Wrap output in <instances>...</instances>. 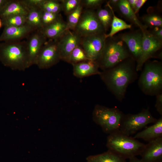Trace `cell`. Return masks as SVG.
Returning <instances> with one entry per match:
<instances>
[{
    "instance_id": "6da1fadb",
    "label": "cell",
    "mask_w": 162,
    "mask_h": 162,
    "mask_svg": "<svg viewBox=\"0 0 162 162\" xmlns=\"http://www.w3.org/2000/svg\"><path fill=\"white\" fill-rule=\"evenodd\" d=\"M134 58L130 57L109 69L100 72L102 81L117 99L125 97L127 87L136 76Z\"/></svg>"
},
{
    "instance_id": "7a4b0ae2",
    "label": "cell",
    "mask_w": 162,
    "mask_h": 162,
    "mask_svg": "<svg viewBox=\"0 0 162 162\" xmlns=\"http://www.w3.org/2000/svg\"><path fill=\"white\" fill-rule=\"evenodd\" d=\"M0 61L13 70L23 71L29 68L26 41L0 43Z\"/></svg>"
},
{
    "instance_id": "3957f363",
    "label": "cell",
    "mask_w": 162,
    "mask_h": 162,
    "mask_svg": "<svg viewBox=\"0 0 162 162\" xmlns=\"http://www.w3.org/2000/svg\"><path fill=\"white\" fill-rule=\"evenodd\" d=\"M145 145L119 130L110 134L106 143L108 150L125 160L140 155Z\"/></svg>"
},
{
    "instance_id": "277c9868",
    "label": "cell",
    "mask_w": 162,
    "mask_h": 162,
    "mask_svg": "<svg viewBox=\"0 0 162 162\" xmlns=\"http://www.w3.org/2000/svg\"><path fill=\"white\" fill-rule=\"evenodd\" d=\"M124 44L119 38H106L101 55L96 61L99 68L103 71L109 69L130 57V53Z\"/></svg>"
},
{
    "instance_id": "5b68a950",
    "label": "cell",
    "mask_w": 162,
    "mask_h": 162,
    "mask_svg": "<svg viewBox=\"0 0 162 162\" xmlns=\"http://www.w3.org/2000/svg\"><path fill=\"white\" fill-rule=\"evenodd\" d=\"M139 80L142 91L149 95H157L162 89V66L155 61L146 62Z\"/></svg>"
},
{
    "instance_id": "8992f818",
    "label": "cell",
    "mask_w": 162,
    "mask_h": 162,
    "mask_svg": "<svg viewBox=\"0 0 162 162\" xmlns=\"http://www.w3.org/2000/svg\"><path fill=\"white\" fill-rule=\"evenodd\" d=\"M124 116L117 107L110 108L98 104L94 109L92 118L104 132L110 134L119 130Z\"/></svg>"
},
{
    "instance_id": "52a82bcc",
    "label": "cell",
    "mask_w": 162,
    "mask_h": 162,
    "mask_svg": "<svg viewBox=\"0 0 162 162\" xmlns=\"http://www.w3.org/2000/svg\"><path fill=\"white\" fill-rule=\"evenodd\" d=\"M157 120L152 115L148 108L144 109L136 114L124 115L119 130L130 136L148 124L155 123Z\"/></svg>"
},
{
    "instance_id": "ba28073f",
    "label": "cell",
    "mask_w": 162,
    "mask_h": 162,
    "mask_svg": "<svg viewBox=\"0 0 162 162\" xmlns=\"http://www.w3.org/2000/svg\"><path fill=\"white\" fill-rule=\"evenodd\" d=\"M74 31L82 37L105 33L96 12L90 9L83 10Z\"/></svg>"
},
{
    "instance_id": "9c48e42d",
    "label": "cell",
    "mask_w": 162,
    "mask_h": 162,
    "mask_svg": "<svg viewBox=\"0 0 162 162\" xmlns=\"http://www.w3.org/2000/svg\"><path fill=\"white\" fill-rule=\"evenodd\" d=\"M61 60L56 40H47L42 47L35 64L40 69L49 68Z\"/></svg>"
},
{
    "instance_id": "30bf717a",
    "label": "cell",
    "mask_w": 162,
    "mask_h": 162,
    "mask_svg": "<svg viewBox=\"0 0 162 162\" xmlns=\"http://www.w3.org/2000/svg\"><path fill=\"white\" fill-rule=\"evenodd\" d=\"M142 31L143 39L142 51L140 57L136 62V71L140 70L146 62L153 56L161 49L162 46V42L154 37L146 29Z\"/></svg>"
},
{
    "instance_id": "8fae6325",
    "label": "cell",
    "mask_w": 162,
    "mask_h": 162,
    "mask_svg": "<svg viewBox=\"0 0 162 162\" xmlns=\"http://www.w3.org/2000/svg\"><path fill=\"white\" fill-rule=\"evenodd\" d=\"M106 34L82 37L80 45L89 60L97 61L100 58L105 44Z\"/></svg>"
},
{
    "instance_id": "7c38bea8",
    "label": "cell",
    "mask_w": 162,
    "mask_h": 162,
    "mask_svg": "<svg viewBox=\"0 0 162 162\" xmlns=\"http://www.w3.org/2000/svg\"><path fill=\"white\" fill-rule=\"evenodd\" d=\"M82 37L74 31H65L57 39L61 60L66 61L73 50L80 45Z\"/></svg>"
},
{
    "instance_id": "4fadbf2b",
    "label": "cell",
    "mask_w": 162,
    "mask_h": 162,
    "mask_svg": "<svg viewBox=\"0 0 162 162\" xmlns=\"http://www.w3.org/2000/svg\"><path fill=\"white\" fill-rule=\"evenodd\" d=\"M26 41L29 67L35 64L37 59L44 44L47 40L39 29L31 33Z\"/></svg>"
},
{
    "instance_id": "5bb4252c",
    "label": "cell",
    "mask_w": 162,
    "mask_h": 162,
    "mask_svg": "<svg viewBox=\"0 0 162 162\" xmlns=\"http://www.w3.org/2000/svg\"><path fill=\"white\" fill-rule=\"evenodd\" d=\"M126 45L132 57L137 62L141 53L143 33L139 31L129 32L120 35L119 38Z\"/></svg>"
},
{
    "instance_id": "9a60e30c",
    "label": "cell",
    "mask_w": 162,
    "mask_h": 162,
    "mask_svg": "<svg viewBox=\"0 0 162 162\" xmlns=\"http://www.w3.org/2000/svg\"><path fill=\"white\" fill-rule=\"evenodd\" d=\"M27 23L18 26H6L0 36V42L20 41L37 30Z\"/></svg>"
},
{
    "instance_id": "2e32d148",
    "label": "cell",
    "mask_w": 162,
    "mask_h": 162,
    "mask_svg": "<svg viewBox=\"0 0 162 162\" xmlns=\"http://www.w3.org/2000/svg\"><path fill=\"white\" fill-rule=\"evenodd\" d=\"M143 162H160L162 161V137L148 142L146 144L140 155Z\"/></svg>"
},
{
    "instance_id": "e0dca14e",
    "label": "cell",
    "mask_w": 162,
    "mask_h": 162,
    "mask_svg": "<svg viewBox=\"0 0 162 162\" xmlns=\"http://www.w3.org/2000/svg\"><path fill=\"white\" fill-rule=\"evenodd\" d=\"M28 10L22 0H9L0 11V18L16 15L27 16Z\"/></svg>"
},
{
    "instance_id": "ac0fdd59",
    "label": "cell",
    "mask_w": 162,
    "mask_h": 162,
    "mask_svg": "<svg viewBox=\"0 0 162 162\" xmlns=\"http://www.w3.org/2000/svg\"><path fill=\"white\" fill-rule=\"evenodd\" d=\"M73 74L79 78L95 74H100L99 67L96 61L88 60L72 65Z\"/></svg>"
},
{
    "instance_id": "d6986e66",
    "label": "cell",
    "mask_w": 162,
    "mask_h": 162,
    "mask_svg": "<svg viewBox=\"0 0 162 162\" xmlns=\"http://www.w3.org/2000/svg\"><path fill=\"white\" fill-rule=\"evenodd\" d=\"M66 26V22L61 16L54 22L39 30L47 40H56L64 32Z\"/></svg>"
},
{
    "instance_id": "ffe728a7",
    "label": "cell",
    "mask_w": 162,
    "mask_h": 162,
    "mask_svg": "<svg viewBox=\"0 0 162 162\" xmlns=\"http://www.w3.org/2000/svg\"><path fill=\"white\" fill-rule=\"evenodd\" d=\"M161 137H162V116L153 124L137 133L133 138L141 139L149 142Z\"/></svg>"
},
{
    "instance_id": "44dd1931",
    "label": "cell",
    "mask_w": 162,
    "mask_h": 162,
    "mask_svg": "<svg viewBox=\"0 0 162 162\" xmlns=\"http://www.w3.org/2000/svg\"><path fill=\"white\" fill-rule=\"evenodd\" d=\"M116 7L125 18L139 27L142 31L146 29V27L138 19L127 0H119Z\"/></svg>"
},
{
    "instance_id": "7402d4cb",
    "label": "cell",
    "mask_w": 162,
    "mask_h": 162,
    "mask_svg": "<svg viewBox=\"0 0 162 162\" xmlns=\"http://www.w3.org/2000/svg\"><path fill=\"white\" fill-rule=\"evenodd\" d=\"M86 160L88 162H126L125 159L108 150L102 153L89 156Z\"/></svg>"
},
{
    "instance_id": "603a6c76",
    "label": "cell",
    "mask_w": 162,
    "mask_h": 162,
    "mask_svg": "<svg viewBox=\"0 0 162 162\" xmlns=\"http://www.w3.org/2000/svg\"><path fill=\"white\" fill-rule=\"evenodd\" d=\"M106 6L110 9L113 15L110 32L108 34H105L106 39L113 37L115 34L120 31L126 29H130L131 28V24L127 23L123 20L116 16L113 9L107 3Z\"/></svg>"
},
{
    "instance_id": "cb8c5ba5",
    "label": "cell",
    "mask_w": 162,
    "mask_h": 162,
    "mask_svg": "<svg viewBox=\"0 0 162 162\" xmlns=\"http://www.w3.org/2000/svg\"><path fill=\"white\" fill-rule=\"evenodd\" d=\"M28 8V12L26 16V23L37 29H40L42 27L41 20L42 9L39 8Z\"/></svg>"
},
{
    "instance_id": "d4e9b609",
    "label": "cell",
    "mask_w": 162,
    "mask_h": 162,
    "mask_svg": "<svg viewBox=\"0 0 162 162\" xmlns=\"http://www.w3.org/2000/svg\"><path fill=\"white\" fill-rule=\"evenodd\" d=\"M95 12L105 33L111 27L113 17L112 11L107 7L106 8H100Z\"/></svg>"
},
{
    "instance_id": "484cf974",
    "label": "cell",
    "mask_w": 162,
    "mask_h": 162,
    "mask_svg": "<svg viewBox=\"0 0 162 162\" xmlns=\"http://www.w3.org/2000/svg\"><path fill=\"white\" fill-rule=\"evenodd\" d=\"M83 6L81 2L74 11L67 16L66 26L65 31L68 30L74 31L83 11Z\"/></svg>"
},
{
    "instance_id": "4316f807",
    "label": "cell",
    "mask_w": 162,
    "mask_h": 162,
    "mask_svg": "<svg viewBox=\"0 0 162 162\" xmlns=\"http://www.w3.org/2000/svg\"><path fill=\"white\" fill-rule=\"evenodd\" d=\"M90 60L87 57L80 45L77 46L72 52L65 62L72 65Z\"/></svg>"
},
{
    "instance_id": "83f0119b",
    "label": "cell",
    "mask_w": 162,
    "mask_h": 162,
    "mask_svg": "<svg viewBox=\"0 0 162 162\" xmlns=\"http://www.w3.org/2000/svg\"><path fill=\"white\" fill-rule=\"evenodd\" d=\"M1 20L4 26H18L26 23V16L22 15L12 16Z\"/></svg>"
},
{
    "instance_id": "f1b7e54d",
    "label": "cell",
    "mask_w": 162,
    "mask_h": 162,
    "mask_svg": "<svg viewBox=\"0 0 162 162\" xmlns=\"http://www.w3.org/2000/svg\"><path fill=\"white\" fill-rule=\"evenodd\" d=\"M142 20L145 26L152 28L156 27H162V18L160 16L156 14H148L144 16Z\"/></svg>"
},
{
    "instance_id": "f546056e",
    "label": "cell",
    "mask_w": 162,
    "mask_h": 162,
    "mask_svg": "<svg viewBox=\"0 0 162 162\" xmlns=\"http://www.w3.org/2000/svg\"><path fill=\"white\" fill-rule=\"evenodd\" d=\"M41 8L45 11L56 14H59L62 11L59 0H45Z\"/></svg>"
},
{
    "instance_id": "4dcf8cb0",
    "label": "cell",
    "mask_w": 162,
    "mask_h": 162,
    "mask_svg": "<svg viewBox=\"0 0 162 162\" xmlns=\"http://www.w3.org/2000/svg\"><path fill=\"white\" fill-rule=\"evenodd\" d=\"M81 0H59L61 5L62 11L66 16L74 11L78 7Z\"/></svg>"
},
{
    "instance_id": "1f68e13d",
    "label": "cell",
    "mask_w": 162,
    "mask_h": 162,
    "mask_svg": "<svg viewBox=\"0 0 162 162\" xmlns=\"http://www.w3.org/2000/svg\"><path fill=\"white\" fill-rule=\"evenodd\" d=\"M61 16L59 13H54L42 10L41 16L42 27L53 23Z\"/></svg>"
},
{
    "instance_id": "d6a6232c",
    "label": "cell",
    "mask_w": 162,
    "mask_h": 162,
    "mask_svg": "<svg viewBox=\"0 0 162 162\" xmlns=\"http://www.w3.org/2000/svg\"><path fill=\"white\" fill-rule=\"evenodd\" d=\"M104 2L102 0H81V3L83 8H86L87 9L93 10L100 8Z\"/></svg>"
},
{
    "instance_id": "836d02e7",
    "label": "cell",
    "mask_w": 162,
    "mask_h": 162,
    "mask_svg": "<svg viewBox=\"0 0 162 162\" xmlns=\"http://www.w3.org/2000/svg\"><path fill=\"white\" fill-rule=\"evenodd\" d=\"M24 3L28 8H41L45 0H22Z\"/></svg>"
},
{
    "instance_id": "e575fe53",
    "label": "cell",
    "mask_w": 162,
    "mask_h": 162,
    "mask_svg": "<svg viewBox=\"0 0 162 162\" xmlns=\"http://www.w3.org/2000/svg\"><path fill=\"white\" fill-rule=\"evenodd\" d=\"M149 32L152 35L162 42V27H156L152 28Z\"/></svg>"
},
{
    "instance_id": "d590c367",
    "label": "cell",
    "mask_w": 162,
    "mask_h": 162,
    "mask_svg": "<svg viewBox=\"0 0 162 162\" xmlns=\"http://www.w3.org/2000/svg\"><path fill=\"white\" fill-rule=\"evenodd\" d=\"M155 107L159 114L162 115V94L161 93L157 94Z\"/></svg>"
},
{
    "instance_id": "8d00e7d4",
    "label": "cell",
    "mask_w": 162,
    "mask_h": 162,
    "mask_svg": "<svg viewBox=\"0 0 162 162\" xmlns=\"http://www.w3.org/2000/svg\"><path fill=\"white\" fill-rule=\"evenodd\" d=\"M146 1V0H138L134 10L135 14L138 13L140 8Z\"/></svg>"
},
{
    "instance_id": "74e56055",
    "label": "cell",
    "mask_w": 162,
    "mask_h": 162,
    "mask_svg": "<svg viewBox=\"0 0 162 162\" xmlns=\"http://www.w3.org/2000/svg\"><path fill=\"white\" fill-rule=\"evenodd\" d=\"M119 0H110L107 3L112 8L113 7H116Z\"/></svg>"
},
{
    "instance_id": "f35d334b",
    "label": "cell",
    "mask_w": 162,
    "mask_h": 162,
    "mask_svg": "<svg viewBox=\"0 0 162 162\" xmlns=\"http://www.w3.org/2000/svg\"><path fill=\"white\" fill-rule=\"evenodd\" d=\"M138 0H128V2L131 8L134 10L135 8V5L137 2Z\"/></svg>"
},
{
    "instance_id": "ab89813d",
    "label": "cell",
    "mask_w": 162,
    "mask_h": 162,
    "mask_svg": "<svg viewBox=\"0 0 162 162\" xmlns=\"http://www.w3.org/2000/svg\"><path fill=\"white\" fill-rule=\"evenodd\" d=\"M8 1L9 0H0V11Z\"/></svg>"
},
{
    "instance_id": "60d3db41",
    "label": "cell",
    "mask_w": 162,
    "mask_h": 162,
    "mask_svg": "<svg viewBox=\"0 0 162 162\" xmlns=\"http://www.w3.org/2000/svg\"><path fill=\"white\" fill-rule=\"evenodd\" d=\"M129 162H143L141 159H139L136 157L133 158L129 159Z\"/></svg>"
},
{
    "instance_id": "b9f144b4",
    "label": "cell",
    "mask_w": 162,
    "mask_h": 162,
    "mask_svg": "<svg viewBox=\"0 0 162 162\" xmlns=\"http://www.w3.org/2000/svg\"><path fill=\"white\" fill-rule=\"evenodd\" d=\"M3 26L2 20L1 18H0V28Z\"/></svg>"
},
{
    "instance_id": "7bdbcfd3",
    "label": "cell",
    "mask_w": 162,
    "mask_h": 162,
    "mask_svg": "<svg viewBox=\"0 0 162 162\" xmlns=\"http://www.w3.org/2000/svg\"><path fill=\"white\" fill-rule=\"evenodd\" d=\"M162 162V161H161V162Z\"/></svg>"
},
{
    "instance_id": "ee69618b",
    "label": "cell",
    "mask_w": 162,
    "mask_h": 162,
    "mask_svg": "<svg viewBox=\"0 0 162 162\" xmlns=\"http://www.w3.org/2000/svg\"></svg>"
}]
</instances>
